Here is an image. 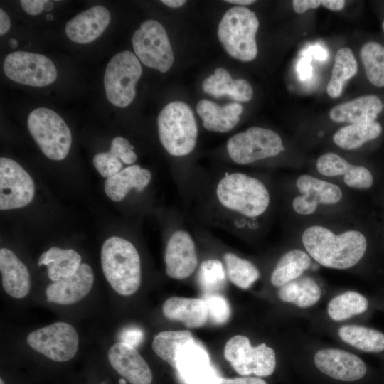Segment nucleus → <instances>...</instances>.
Listing matches in <instances>:
<instances>
[{"label":"nucleus","instance_id":"obj_1","mask_svg":"<svg viewBox=\"0 0 384 384\" xmlns=\"http://www.w3.org/2000/svg\"><path fill=\"white\" fill-rule=\"evenodd\" d=\"M303 245L312 258L324 267L344 270L353 267L363 257L366 238L358 230H348L340 235L320 225L304 230Z\"/></svg>","mask_w":384,"mask_h":384},{"label":"nucleus","instance_id":"obj_2","mask_svg":"<svg viewBox=\"0 0 384 384\" xmlns=\"http://www.w3.org/2000/svg\"><path fill=\"white\" fill-rule=\"evenodd\" d=\"M103 274L113 289L123 296L135 293L141 284V262L136 247L128 240L113 236L101 249Z\"/></svg>","mask_w":384,"mask_h":384},{"label":"nucleus","instance_id":"obj_3","mask_svg":"<svg viewBox=\"0 0 384 384\" xmlns=\"http://www.w3.org/2000/svg\"><path fill=\"white\" fill-rule=\"evenodd\" d=\"M216 196L225 208L250 218L262 215L270 203V194L263 183L242 173L223 177L218 184Z\"/></svg>","mask_w":384,"mask_h":384},{"label":"nucleus","instance_id":"obj_4","mask_svg":"<svg viewBox=\"0 0 384 384\" xmlns=\"http://www.w3.org/2000/svg\"><path fill=\"white\" fill-rule=\"evenodd\" d=\"M160 142L174 156L190 154L196 146L198 127L191 107L181 101L166 105L157 118Z\"/></svg>","mask_w":384,"mask_h":384},{"label":"nucleus","instance_id":"obj_5","mask_svg":"<svg viewBox=\"0 0 384 384\" xmlns=\"http://www.w3.org/2000/svg\"><path fill=\"white\" fill-rule=\"evenodd\" d=\"M259 21L254 12L246 7L230 8L223 15L218 28V36L225 51L233 58L251 61L257 55L255 36Z\"/></svg>","mask_w":384,"mask_h":384},{"label":"nucleus","instance_id":"obj_6","mask_svg":"<svg viewBox=\"0 0 384 384\" xmlns=\"http://www.w3.org/2000/svg\"><path fill=\"white\" fill-rule=\"evenodd\" d=\"M27 125L31 135L46 157L60 161L68 156L72 144L71 132L55 111L46 107L33 110L28 115Z\"/></svg>","mask_w":384,"mask_h":384},{"label":"nucleus","instance_id":"obj_7","mask_svg":"<svg viewBox=\"0 0 384 384\" xmlns=\"http://www.w3.org/2000/svg\"><path fill=\"white\" fill-rule=\"evenodd\" d=\"M142 68L137 57L129 50L115 54L107 65L104 86L107 100L118 107L130 105L136 95V84Z\"/></svg>","mask_w":384,"mask_h":384},{"label":"nucleus","instance_id":"obj_8","mask_svg":"<svg viewBox=\"0 0 384 384\" xmlns=\"http://www.w3.org/2000/svg\"><path fill=\"white\" fill-rule=\"evenodd\" d=\"M225 358L240 375L267 377L276 368V355L265 343L253 347L243 335L231 337L224 347Z\"/></svg>","mask_w":384,"mask_h":384},{"label":"nucleus","instance_id":"obj_9","mask_svg":"<svg viewBox=\"0 0 384 384\" xmlns=\"http://www.w3.org/2000/svg\"><path fill=\"white\" fill-rule=\"evenodd\" d=\"M132 46L139 60L147 67L167 72L174 63V53L164 26L157 21H144L133 34Z\"/></svg>","mask_w":384,"mask_h":384},{"label":"nucleus","instance_id":"obj_10","mask_svg":"<svg viewBox=\"0 0 384 384\" xmlns=\"http://www.w3.org/2000/svg\"><path fill=\"white\" fill-rule=\"evenodd\" d=\"M230 159L247 164L278 155L283 150L279 135L269 129L253 127L231 137L227 142Z\"/></svg>","mask_w":384,"mask_h":384},{"label":"nucleus","instance_id":"obj_11","mask_svg":"<svg viewBox=\"0 0 384 384\" xmlns=\"http://www.w3.org/2000/svg\"><path fill=\"white\" fill-rule=\"evenodd\" d=\"M26 342L31 348L48 358L65 362L75 356L79 338L72 325L55 322L31 332L26 337Z\"/></svg>","mask_w":384,"mask_h":384},{"label":"nucleus","instance_id":"obj_12","mask_svg":"<svg viewBox=\"0 0 384 384\" xmlns=\"http://www.w3.org/2000/svg\"><path fill=\"white\" fill-rule=\"evenodd\" d=\"M4 74L15 82L33 87H44L57 78L53 63L46 56L26 51H16L6 57Z\"/></svg>","mask_w":384,"mask_h":384},{"label":"nucleus","instance_id":"obj_13","mask_svg":"<svg viewBox=\"0 0 384 384\" xmlns=\"http://www.w3.org/2000/svg\"><path fill=\"white\" fill-rule=\"evenodd\" d=\"M35 185L30 175L14 160L0 159V209L24 207L33 198Z\"/></svg>","mask_w":384,"mask_h":384},{"label":"nucleus","instance_id":"obj_14","mask_svg":"<svg viewBox=\"0 0 384 384\" xmlns=\"http://www.w3.org/2000/svg\"><path fill=\"white\" fill-rule=\"evenodd\" d=\"M316 368L337 380L353 382L363 378L367 368L364 361L348 351L338 348H323L314 356Z\"/></svg>","mask_w":384,"mask_h":384},{"label":"nucleus","instance_id":"obj_15","mask_svg":"<svg viewBox=\"0 0 384 384\" xmlns=\"http://www.w3.org/2000/svg\"><path fill=\"white\" fill-rule=\"evenodd\" d=\"M296 186L302 195L293 200L292 206L301 215L312 214L319 204H335L342 198L341 190L338 186L310 175L300 176Z\"/></svg>","mask_w":384,"mask_h":384},{"label":"nucleus","instance_id":"obj_16","mask_svg":"<svg viewBox=\"0 0 384 384\" xmlns=\"http://www.w3.org/2000/svg\"><path fill=\"white\" fill-rule=\"evenodd\" d=\"M166 274L175 279H184L196 270L198 257L196 245L191 235L179 230L169 238L165 250Z\"/></svg>","mask_w":384,"mask_h":384},{"label":"nucleus","instance_id":"obj_17","mask_svg":"<svg viewBox=\"0 0 384 384\" xmlns=\"http://www.w3.org/2000/svg\"><path fill=\"white\" fill-rule=\"evenodd\" d=\"M114 370L131 384H151V370L137 349L122 341L112 345L107 353Z\"/></svg>","mask_w":384,"mask_h":384},{"label":"nucleus","instance_id":"obj_18","mask_svg":"<svg viewBox=\"0 0 384 384\" xmlns=\"http://www.w3.org/2000/svg\"><path fill=\"white\" fill-rule=\"evenodd\" d=\"M93 283L92 269L82 263L73 274L60 278L46 287L47 301L64 305L76 303L90 292Z\"/></svg>","mask_w":384,"mask_h":384},{"label":"nucleus","instance_id":"obj_19","mask_svg":"<svg viewBox=\"0 0 384 384\" xmlns=\"http://www.w3.org/2000/svg\"><path fill=\"white\" fill-rule=\"evenodd\" d=\"M176 370L188 384H214L218 378L210 365L208 353L195 341L178 353Z\"/></svg>","mask_w":384,"mask_h":384},{"label":"nucleus","instance_id":"obj_20","mask_svg":"<svg viewBox=\"0 0 384 384\" xmlns=\"http://www.w3.org/2000/svg\"><path fill=\"white\" fill-rule=\"evenodd\" d=\"M110 13L102 6L91 7L68 21L65 33L73 42L85 44L98 38L107 28Z\"/></svg>","mask_w":384,"mask_h":384},{"label":"nucleus","instance_id":"obj_21","mask_svg":"<svg viewBox=\"0 0 384 384\" xmlns=\"http://www.w3.org/2000/svg\"><path fill=\"white\" fill-rule=\"evenodd\" d=\"M383 105L375 95H366L331 109L329 117L336 122L358 124L375 121Z\"/></svg>","mask_w":384,"mask_h":384},{"label":"nucleus","instance_id":"obj_22","mask_svg":"<svg viewBox=\"0 0 384 384\" xmlns=\"http://www.w3.org/2000/svg\"><path fill=\"white\" fill-rule=\"evenodd\" d=\"M2 287L11 297H25L31 289V277L26 265L10 250H0Z\"/></svg>","mask_w":384,"mask_h":384},{"label":"nucleus","instance_id":"obj_23","mask_svg":"<svg viewBox=\"0 0 384 384\" xmlns=\"http://www.w3.org/2000/svg\"><path fill=\"white\" fill-rule=\"evenodd\" d=\"M164 316L181 321L188 328L203 326L208 320L206 302L202 298L171 297L162 306Z\"/></svg>","mask_w":384,"mask_h":384},{"label":"nucleus","instance_id":"obj_24","mask_svg":"<svg viewBox=\"0 0 384 384\" xmlns=\"http://www.w3.org/2000/svg\"><path fill=\"white\" fill-rule=\"evenodd\" d=\"M196 111L207 130L224 133L233 129L239 122L243 107L237 102L221 107L210 100H201L196 105Z\"/></svg>","mask_w":384,"mask_h":384},{"label":"nucleus","instance_id":"obj_25","mask_svg":"<svg viewBox=\"0 0 384 384\" xmlns=\"http://www.w3.org/2000/svg\"><path fill=\"white\" fill-rule=\"evenodd\" d=\"M202 88L204 92L215 98L228 95L238 102H248L253 96V89L248 81L241 78L233 80L223 68H216L214 74L206 78Z\"/></svg>","mask_w":384,"mask_h":384},{"label":"nucleus","instance_id":"obj_26","mask_svg":"<svg viewBox=\"0 0 384 384\" xmlns=\"http://www.w3.org/2000/svg\"><path fill=\"white\" fill-rule=\"evenodd\" d=\"M151 179V172L134 164L122 169L119 173L105 181V192L114 201H120L131 189L143 191Z\"/></svg>","mask_w":384,"mask_h":384},{"label":"nucleus","instance_id":"obj_27","mask_svg":"<svg viewBox=\"0 0 384 384\" xmlns=\"http://www.w3.org/2000/svg\"><path fill=\"white\" fill-rule=\"evenodd\" d=\"M38 265H46L48 278L56 282L73 274L81 265V257L74 250L53 247L40 256Z\"/></svg>","mask_w":384,"mask_h":384},{"label":"nucleus","instance_id":"obj_28","mask_svg":"<svg viewBox=\"0 0 384 384\" xmlns=\"http://www.w3.org/2000/svg\"><path fill=\"white\" fill-rule=\"evenodd\" d=\"M321 289L317 282L309 277L292 280L282 287L278 291L279 299L292 303L299 308H309L319 302Z\"/></svg>","mask_w":384,"mask_h":384},{"label":"nucleus","instance_id":"obj_29","mask_svg":"<svg viewBox=\"0 0 384 384\" xmlns=\"http://www.w3.org/2000/svg\"><path fill=\"white\" fill-rule=\"evenodd\" d=\"M311 265L309 256L298 249L285 253L274 269L270 281L274 287L282 285L299 278Z\"/></svg>","mask_w":384,"mask_h":384},{"label":"nucleus","instance_id":"obj_30","mask_svg":"<svg viewBox=\"0 0 384 384\" xmlns=\"http://www.w3.org/2000/svg\"><path fill=\"white\" fill-rule=\"evenodd\" d=\"M338 334L345 343L360 351H384V334L378 330L360 325H344L339 328Z\"/></svg>","mask_w":384,"mask_h":384},{"label":"nucleus","instance_id":"obj_31","mask_svg":"<svg viewBox=\"0 0 384 384\" xmlns=\"http://www.w3.org/2000/svg\"><path fill=\"white\" fill-rule=\"evenodd\" d=\"M381 132L382 126L377 121L351 124L336 132L333 140L338 146L351 150L377 138Z\"/></svg>","mask_w":384,"mask_h":384},{"label":"nucleus","instance_id":"obj_32","mask_svg":"<svg viewBox=\"0 0 384 384\" xmlns=\"http://www.w3.org/2000/svg\"><path fill=\"white\" fill-rule=\"evenodd\" d=\"M194 341L192 334L187 330L164 331L155 336L151 347L159 358L176 369L178 353L183 346Z\"/></svg>","mask_w":384,"mask_h":384},{"label":"nucleus","instance_id":"obj_33","mask_svg":"<svg viewBox=\"0 0 384 384\" xmlns=\"http://www.w3.org/2000/svg\"><path fill=\"white\" fill-rule=\"evenodd\" d=\"M358 71V65L352 50L346 47L340 48L334 57L331 76L326 91L329 97L336 98L341 95L345 82Z\"/></svg>","mask_w":384,"mask_h":384},{"label":"nucleus","instance_id":"obj_34","mask_svg":"<svg viewBox=\"0 0 384 384\" xmlns=\"http://www.w3.org/2000/svg\"><path fill=\"white\" fill-rule=\"evenodd\" d=\"M368 308V301L363 294L355 291H346L329 301L327 313L332 320L341 321L363 314Z\"/></svg>","mask_w":384,"mask_h":384},{"label":"nucleus","instance_id":"obj_35","mask_svg":"<svg viewBox=\"0 0 384 384\" xmlns=\"http://www.w3.org/2000/svg\"><path fill=\"white\" fill-rule=\"evenodd\" d=\"M225 272L233 284L247 289L260 277V272L251 262L231 252L223 255Z\"/></svg>","mask_w":384,"mask_h":384},{"label":"nucleus","instance_id":"obj_36","mask_svg":"<svg viewBox=\"0 0 384 384\" xmlns=\"http://www.w3.org/2000/svg\"><path fill=\"white\" fill-rule=\"evenodd\" d=\"M360 57L368 80L376 87H384V46L375 41L363 45Z\"/></svg>","mask_w":384,"mask_h":384},{"label":"nucleus","instance_id":"obj_37","mask_svg":"<svg viewBox=\"0 0 384 384\" xmlns=\"http://www.w3.org/2000/svg\"><path fill=\"white\" fill-rule=\"evenodd\" d=\"M198 281L204 294L218 293L226 283L225 267L218 260H205L200 266Z\"/></svg>","mask_w":384,"mask_h":384},{"label":"nucleus","instance_id":"obj_38","mask_svg":"<svg viewBox=\"0 0 384 384\" xmlns=\"http://www.w3.org/2000/svg\"><path fill=\"white\" fill-rule=\"evenodd\" d=\"M208 311V319L213 324L221 325L225 324L230 318L231 309L228 300L222 295L217 294H203Z\"/></svg>","mask_w":384,"mask_h":384},{"label":"nucleus","instance_id":"obj_39","mask_svg":"<svg viewBox=\"0 0 384 384\" xmlns=\"http://www.w3.org/2000/svg\"><path fill=\"white\" fill-rule=\"evenodd\" d=\"M351 164L339 155L329 152L321 156L316 161L318 171L325 176L334 177L344 175Z\"/></svg>","mask_w":384,"mask_h":384},{"label":"nucleus","instance_id":"obj_40","mask_svg":"<svg viewBox=\"0 0 384 384\" xmlns=\"http://www.w3.org/2000/svg\"><path fill=\"white\" fill-rule=\"evenodd\" d=\"M345 184L352 188L367 189L373 183V177L368 169L361 166L351 165L343 175Z\"/></svg>","mask_w":384,"mask_h":384},{"label":"nucleus","instance_id":"obj_41","mask_svg":"<svg viewBox=\"0 0 384 384\" xmlns=\"http://www.w3.org/2000/svg\"><path fill=\"white\" fill-rule=\"evenodd\" d=\"M93 165L102 177L107 178L119 173L122 168V161L110 151L96 154Z\"/></svg>","mask_w":384,"mask_h":384},{"label":"nucleus","instance_id":"obj_42","mask_svg":"<svg viewBox=\"0 0 384 384\" xmlns=\"http://www.w3.org/2000/svg\"><path fill=\"white\" fill-rule=\"evenodd\" d=\"M134 147L124 137H116L111 142L110 152L126 164H132L137 160Z\"/></svg>","mask_w":384,"mask_h":384},{"label":"nucleus","instance_id":"obj_43","mask_svg":"<svg viewBox=\"0 0 384 384\" xmlns=\"http://www.w3.org/2000/svg\"><path fill=\"white\" fill-rule=\"evenodd\" d=\"M143 338V332L140 329L131 327L122 331L121 334L122 342L132 346H138Z\"/></svg>","mask_w":384,"mask_h":384},{"label":"nucleus","instance_id":"obj_44","mask_svg":"<svg viewBox=\"0 0 384 384\" xmlns=\"http://www.w3.org/2000/svg\"><path fill=\"white\" fill-rule=\"evenodd\" d=\"M214 384H267L264 380L257 377H242L235 378H223L218 377Z\"/></svg>","mask_w":384,"mask_h":384},{"label":"nucleus","instance_id":"obj_45","mask_svg":"<svg viewBox=\"0 0 384 384\" xmlns=\"http://www.w3.org/2000/svg\"><path fill=\"white\" fill-rule=\"evenodd\" d=\"M46 1L44 0H21L20 1L23 9L30 15H38L44 10Z\"/></svg>","mask_w":384,"mask_h":384},{"label":"nucleus","instance_id":"obj_46","mask_svg":"<svg viewBox=\"0 0 384 384\" xmlns=\"http://www.w3.org/2000/svg\"><path fill=\"white\" fill-rule=\"evenodd\" d=\"M321 4L319 0H294L292 1L293 9L295 12L302 14L309 9H316Z\"/></svg>","mask_w":384,"mask_h":384},{"label":"nucleus","instance_id":"obj_47","mask_svg":"<svg viewBox=\"0 0 384 384\" xmlns=\"http://www.w3.org/2000/svg\"><path fill=\"white\" fill-rule=\"evenodd\" d=\"M309 58L302 59L298 65V71L302 80L309 78L311 74L312 68Z\"/></svg>","mask_w":384,"mask_h":384},{"label":"nucleus","instance_id":"obj_48","mask_svg":"<svg viewBox=\"0 0 384 384\" xmlns=\"http://www.w3.org/2000/svg\"><path fill=\"white\" fill-rule=\"evenodd\" d=\"M11 27V21L7 14L3 10L0 9V35H4L6 33Z\"/></svg>","mask_w":384,"mask_h":384},{"label":"nucleus","instance_id":"obj_49","mask_svg":"<svg viewBox=\"0 0 384 384\" xmlns=\"http://www.w3.org/2000/svg\"><path fill=\"white\" fill-rule=\"evenodd\" d=\"M346 1L343 0H324L321 5L331 11H340L343 9Z\"/></svg>","mask_w":384,"mask_h":384},{"label":"nucleus","instance_id":"obj_50","mask_svg":"<svg viewBox=\"0 0 384 384\" xmlns=\"http://www.w3.org/2000/svg\"><path fill=\"white\" fill-rule=\"evenodd\" d=\"M311 49L309 51H311V54L316 59H319L320 60H325L327 54L324 49H323L319 46H316L312 48H310Z\"/></svg>","mask_w":384,"mask_h":384},{"label":"nucleus","instance_id":"obj_51","mask_svg":"<svg viewBox=\"0 0 384 384\" xmlns=\"http://www.w3.org/2000/svg\"><path fill=\"white\" fill-rule=\"evenodd\" d=\"M161 2L171 8H178L183 6L186 1L185 0H162Z\"/></svg>","mask_w":384,"mask_h":384},{"label":"nucleus","instance_id":"obj_52","mask_svg":"<svg viewBox=\"0 0 384 384\" xmlns=\"http://www.w3.org/2000/svg\"><path fill=\"white\" fill-rule=\"evenodd\" d=\"M228 3L238 4V5H250L255 2V1L253 0H226L225 1Z\"/></svg>","mask_w":384,"mask_h":384},{"label":"nucleus","instance_id":"obj_53","mask_svg":"<svg viewBox=\"0 0 384 384\" xmlns=\"http://www.w3.org/2000/svg\"><path fill=\"white\" fill-rule=\"evenodd\" d=\"M53 8V2L50 1H46L44 6V10L50 11Z\"/></svg>","mask_w":384,"mask_h":384},{"label":"nucleus","instance_id":"obj_54","mask_svg":"<svg viewBox=\"0 0 384 384\" xmlns=\"http://www.w3.org/2000/svg\"><path fill=\"white\" fill-rule=\"evenodd\" d=\"M10 46L12 48H15L18 46V41L15 38H11L9 41Z\"/></svg>","mask_w":384,"mask_h":384},{"label":"nucleus","instance_id":"obj_55","mask_svg":"<svg viewBox=\"0 0 384 384\" xmlns=\"http://www.w3.org/2000/svg\"><path fill=\"white\" fill-rule=\"evenodd\" d=\"M46 20H48V21H52V20H53L54 17H53V16L52 14H47V15L46 16Z\"/></svg>","mask_w":384,"mask_h":384},{"label":"nucleus","instance_id":"obj_56","mask_svg":"<svg viewBox=\"0 0 384 384\" xmlns=\"http://www.w3.org/2000/svg\"><path fill=\"white\" fill-rule=\"evenodd\" d=\"M119 383L120 384H126V381H125L124 379H120L119 381Z\"/></svg>","mask_w":384,"mask_h":384},{"label":"nucleus","instance_id":"obj_57","mask_svg":"<svg viewBox=\"0 0 384 384\" xmlns=\"http://www.w3.org/2000/svg\"><path fill=\"white\" fill-rule=\"evenodd\" d=\"M0 384H5L2 378L0 379Z\"/></svg>","mask_w":384,"mask_h":384},{"label":"nucleus","instance_id":"obj_58","mask_svg":"<svg viewBox=\"0 0 384 384\" xmlns=\"http://www.w3.org/2000/svg\"><path fill=\"white\" fill-rule=\"evenodd\" d=\"M382 28H383V32H384V21H383V23H382Z\"/></svg>","mask_w":384,"mask_h":384}]
</instances>
